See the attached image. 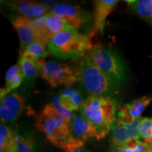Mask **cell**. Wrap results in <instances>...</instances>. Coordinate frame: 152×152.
<instances>
[{
    "instance_id": "obj_27",
    "label": "cell",
    "mask_w": 152,
    "mask_h": 152,
    "mask_svg": "<svg viewBox=\"0 0 152 152\" xmlns=\"http://www.w3.org/2000/svg\"><path fill=\"white\" fill-rule=\"evenodd\" d=\"M72 152H89V151H87V150L84 149L83 147H82V148H79V149L74 150V151H72Z\"/></svg>"
},
{
    "instance_id": "obj_25",
    "label": "cell",
    "mask_w": 152,
    "mask_h": 152,
    "mask_svg": "<svg viewBox=\"0 0 152 152\" xmlns=\"http://www.w3.org/2000/svg\"><path fill=\"white\" fill-rule=\"evenodd\" d=\"M16 152H34V144L31 138L24 137L16 134Z\"/></svg>"
},
{
    "instance_id": "obj_18",
    "label": "cell",
    "mask_w": 152,
    "mask_h": 152,
    "mask_svg": "<svg viewBox=\"0 0 152 152\" xmlns=\"http://www.w3.org/2000/svg\"><path fill=\"white\" fill-rule=\"evenodd\" d=\"M17 133L1 124L0 126V151L16 152V137Z\"/></svg>"
},
{
    "instance_id": "obj_12",
    "label": "cell",
    "mask_w": 152,
    "mask_h": 152,
    "mask_svg": "<svg viewBox=\"0 0 152 152\" xmlns=\"http://www.w3.org/2000/svg\"><path fill=\"white\" fill-rule=\"evenodd\" d=\"M152 102L151 96H144L132 101L130 103L125 104L117 113V118L124 122H131L134 120L141 118L144 109Z\"/></svg>"
},
{
    "instance_id": "obj_28",
    "label": "cell",
    "mask_w": 152,
    "mask_h": 152,
    "mask_svg": "<svg viewBox=\"0 0 152 152\" xmlns=\"http://www.w3.org/2000/svg\"><path fill=\"white\" fill-rule=\"evenodd\" d=\"M151 24H152V22H151Z\"/></svg>"
},
{
    "instance_id": "obj_13",
    "label": "cell",
    "mask_w": 152,
    "mask_h": 152,
    "mask_svg": "<svg viewBox=\"0 0 152 152\" xmlns=\"http://www.w3.org/2000/svg\"><path fill=\"white\" fill-rule=\"evenodd\" d=\"M13 26L18 33L21 52L36 41V35L31 20L24 16L15 17L11 20Z\"/></svg>"
},
{
    "instance_id": "obj_7",
    "label": "cell",
    "mask_w": 152,
    "mask_h": 152,
    "mask_svg": "<svg viewBox=\"0 0 152 152\" xmlns=\"http://www.w3.org/2000/svg\"><path fill=\"white\" fill-rule=\"evenodd\" d=\"M142 118L134 120L131 122H124L116 118L112 128L111 147H118L134 139H139V131Z\"/></svg>"
},
{
    "instance_id": "obj_4",
    "label": "cell",
    "mask_w": 152,
    "mask_h": 152,
    "mask_svg": "<svg viewBox=\"0 0 152 152\" xmlns=\"http://www.w3.org/2000/svg\"><path fill=\"white\" fill-rule=\"evenodd\" d=\"M35 126L53 145L62 149L72 138L71 125L57 113L53 104L45 106L37 115Z\"/></svg>"
},
{
    "instance_id": "obj_16",
    "label": "cell",
    "mask_w": 152,
    "mask_h": 152,
    "mask_svg": "<svg viewBox=\"0 0 152 152\" xmlns=\"http://www.w3.org/2000/svg\"><path fill=\"white\" fill-rule=\"evenodd\" d=\"M59 98L61 104L72 112L80 110L84 102L79 91L72 87L66 88L59 95Z\"/></svg>"
},
{
    "instance_id": "obj_15",
    "label": "cell",
    "mask_w": 152,
    "mask_h": 152,
    "mask_svg": "<svg viewBox=\"0 0 152 152\" xmlns=\"http://www.w3.org/2000/svg\"><path fill=\"white\" fill-rule=\"evenodd\" d=\"M24 77L23 73L18 64L11 66L6 73L5 88L1 89V99L20 86Z\"/></svg>"
},
{
    "instance_id": "obj_5",
    "label": "cell",
    "mask_w": 152,
    "mask_h": 152,
    "mask_svg": "<svg viewBox=\"0 0 152 152\" xmlns=\"http://www.w3.org/2000/svg\"><path fill=\"white\" fill-rule=\"evenodd\" d=\"M89 60L101 71L121 84L126 80V70L118 55L101 45L93 46L86 54Z\"/></svg>"
},
{
    "instance_id": "obj_14",
    "label": "cell",
    "mask_w": 152,
    "mask_h": 152,
    "mask_svg": "<svg viewBox=\"0 0 152 152\" xmlns=\"http://www.w3.org/2000/svg\"><path fill=\"white\" fill-rule=\"evenodd\" d=\"M119 1L116 0H96L94 1V30L103 34L107 16L111 14Z\"/></svg>"
},
{
    "instance_id": "obj_26",
    "label": "cell",
    "mask_w": 152,
    "mask_h": 152,
    "mask_svg": "<svg viewBox=\"0 0 152 152\" xmlns=\"http://www.w3.org/2000/svg\"><path fill=\"white\" fill-rule=\"evenodd\" d=\"M52 101V104L55 109H56L57 113L59 114V115H61L63 118L65 119L68 123L71 125L72 121H73L74 117H75V115H74L73 112L67 109L66 108L64 107L61 104L59 96H54L53 97Z\"/></svg>"
},
{
    "instance_id": "obj_1",
    "label": "cell",
    "mask_w": 152,
    "mask_h": 152,
    "mask_svg": "<svg viewBox=\"0 0 152 152\" xmlns=\"http://www.w3.org/2000/svg\"><path fill=\"white\" fill-rule=\"evenodd\" d=\"M118 104L111 96H90L80 109L81 115L97 129L99 140L112 130L116 121Z\"/></svg>"
},
{
    "instance_id": "obj_17",
    "label": "cell",
    "mask_w": 152,
    "mask_h": 152,
    "mask_svg": "<svg viewBox=\"0 0 152 152\" xmlns=\"http://www.w3.org/2000/svg\"><path fill=\"white\" fill-rule=\"evenodd\" d=\"M47 15L31 20L32 25L35 30L36 41L42 44L45 46L49 45L52 38L49 35L47 27Z\"/></svg>"
},
{
    "instance_id": "obj_9",
    "label": "cell",
    "mask_w": 152,
    "mask_h": 152,
    "mask_svg": "<svg viewBox=\"0 0 152 152\" xmlns=\"http://www.w3.org/2000/svg\"><path fill=\"white\" fill-rule=\"evenodd\" d=\"M26 99L18 93H9L1 99L0 118L1 123L14 122L23 110Z\"/></svg>"
},
{
    "instance_id": "obj_3",
    "label": "cell",
    "mask_w": 152,
    "mask_h": 152,
    "mask_svg": "<svg viewBox=\"0 0 152 152\" xmlns=\"http://www.w3.org/2000/svg\"><path fill=\"white\" fill-rule=\"evenodd\" d=\"M78 80L90 96H111L121 87V84L95 66L86 55L78 66Z\"/></svg>"
},
{
    "instance_id": "obj_24",
    "label": "cell",
    "mask_w": 152,
    "mask_h": 152,
    "mask_svg": "<svg viewBox=\"0 0 152 152\" xmlns=\"http://www.w3.org/2000/svg\"><path fill=\"white\" fill-rule=\"evenodd\" d=\"M139 135L142 142L152 144V118H142Z\"/></svg>"
},
{
    "instance_id": "obj_6",
    "label": "cell",
    "mask_w": 152,
    "mask_h": 152,
    "mask_svg": "<svg viewBox=\"0 0 152 152\" xmlns=\"http://www.w3.org/2000/svg\"><path fill=\"white\" fill-rule=\"evenodd\" d=\"M37 65L42 77L52 87L64 85L71 87L78 80V67L75 69L70 64H60L54 61H37Z\"/></svg>"
},
{
    "instance_id": "obj_23",
    "label": "cell",
    "mask_w": 152,
    "mask_h": 152,
    "mask_svg": "<svg viewBox=\"0 0 152 152\" xmlns=\"http://www.w3.org/2000/svg\"><path fill=\"white\" fill-rule=\"evenodd\" d=\"M21 54L26 55L37 61L41 58H46L49 55V52L47 50L46 46L35 41L30 44Z\"/></svg>"
},
{
    "instance_id": "obj_20",
    "label": "cell",
    "mask_w": 152,
    "mask_h": 152,
    "mask_svg": "<svg viewBox=\"0 0 152 152\" xmlns=\"http://www.w3.org/2000/svg\"><path fill=\"white\" fill-rule=\"evenodd\" d=\"M46 23L49 35L52 37L60 32L72 28L68 26L66 20H64L60 17L56 16V15L52 14L50 11L47 15Z\"/></svg>"
},
{
    "instance_id": "obj_21",
    "label": "cell",
    "mask_w": 152,
    "mask_h": 152,
    "mask_svg": "<svg viewBox=\"0 0 152 152\" xmlns=\"http://www.w3.org/2000/svg\"><path fill=\"white\" fill-rule=\"evenodd\" d=\"M133 11L142 18L152 22V0L126 1Z\"/></svg>"
},
{
    "instance_id": "obj_19",
    "label": "cell",
    "mask_w": 152,
    "mask_h": 152,
    "mask_svg": "<svg viewBox=\"0 0 152 152\" xmlns=\"http://www.w3.org/2000/svg\"><path fill=\"white\" fill-rule=\"evenodd\" d=\"M112 152H152V144L134 139L121 147L113 148Z\"/></svg>"
},
{
    "instance_id": "obj_22",
    "label": "cell",
    "mask_w": 152,
    "mask_h": 152,
    "mask_svg": "<svg viewBox=\"0 0 152 152\" xmlns=\"http://www.w3.org/2000/svg\"><path fill=\"white\" fill-rule=\"evenodd\" d=\"M18 64L21 68L24 77L28 80H33L39 73L37 61L31 58L21 54L18 61Z\"/></svg>"
},
{
    "instance_id": "obj_10",
    "label": "cell",
    "mask_w": 152,
    "mask_h": 152,
    "mask_svg": "<svg viewBox=\"0 0 152 152\" xmlns=\"http://www.w3.org/2000/svg\"><path fill=\"white\" fill-rule=\"evenodd\" d=\"M72 135L83 143L90 138L99 140V134L96 127L82 115H75L71 123Z\"/></svg>"
},
{
    "instance_id": "obj_2",
    "label": "cell",
    "mask_w": 152,
    "mask_h": 152,
    "mask_svg": "<svg viewBox=\"0 0 152 152\" xmlns=\"http://www.w3.org/2000/svg\"><path fill=\"white\" fill-rule=\"evenodd\" d=\"M90 37L71 28L53 36L48 45L49 52L61 59H76L92 49Z\"/></svg>"
},
{
    "instance_id": "obj_8",
    "label": "cell",
    "mask_w": 152,
    "mask_h": 152,
    "mask_svg": "<svg viewBox=\"0 0 152 152\" xmlns=\"http://www.w3.org/2000/svg\"><path fill=\"white\" fill-rule=\"evenodd\" d=\"M51 13L66 20L68 26L77 30L81 25L88 20L90 16L77 6L69 4H59L51 10Z\"/></svg>"
},
{
    "instance_id": "obj_11",
    "label": "cell",
    "mask_w": 152,
    "mask_h": 152,
    "mask_svg": "<svg viewBox=\"0 0 152 152\" xmlns=\"http://www.w3.org/2000/svg\"><path fill=\"white\" fill-rule=\"evenodd\" d=\"M11 9L18 11L23 16L30 20L39 18L48 14L49 9L42 3L34 1H7L6 3Z\"/></svg>"
}]
</instances>
